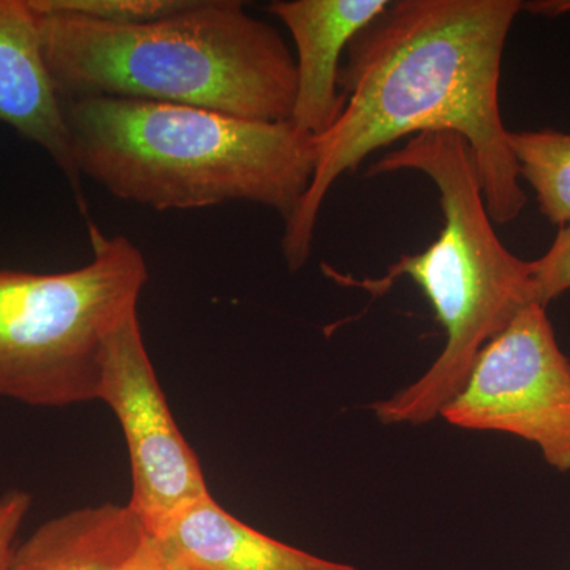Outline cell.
<instances>
[{
    "instance_id": "cell-3",
    "label": "cell",
    "mask_w": 570,
    "mask_h": 570,
    "mask_svg": "<svg viewBox=\"0 0 570 570\" xmlns=\"http://www.w3.org/2000/svg\"><path fill=\"white\" fill-rule=\"evenodd\" d=\"M82 176L157 209L249 202L287 223L316 168V141L291 121L115 97L62 100Z\"/></svg>"
},
{
    "instance_id": "cell-1",
    "label": "cell",
    "mask_w": 570,
    "mask_h": 570,
    "mask_svg": "<svg viewBox=\"0 0 570 570\" xmlns=\"http://www.w3.org/2000/svg\"><path fill=\"white\" fill-rule=\"evenodd\" d=\"M520 0H393L348 43L340 89L346 105L314 138L316 168L283 254L291 272L306 265L318 214L341 176L404 137L450 132L474 156L493 223H513L527 206L509 130L499 108L505 41Z\"/></svg>"
},
{
    "instance_id": "cell-10",
    "label": "cell",
    "mask_w": 570,
    "mask_h": 570,
    "mask_svg": "<svg viewBox=\"0 0 570 570\" xmlns=\"http://www.w3.org/2000/svg\"><path fill=\"white\" fill-rule=\"evenodd\" d=\"M7 570H190L132 509L107 502L45 521Z\"/></svg>"
},
{
    "instance_id": "cell-8",
    "label": "cell",
    "mask_w": 570,
    "mask_h": 570,
    "mask_svg": "<svg viewBox=\"0 0 570 570\" xmlns=\"http://www.w3.org/2000/svg\"><path fill=\"white\" fill-rule=\"evenodd\" d=\"M0 122L51 157L91 224L62 97L45 61L29 0H0Z\"/></svg>"
},
{
    "instance_id": "cell-14",
    "label": "cell",
    "mask_w": 570,
    "mask_h": 570,
    "mask_svg": "<svg viewBox=\"0 0 570 570\" xmlns=\"http://www.w3.org/2000/svg\"><path fill=\"white\" fill-rule=\"evenodd\" d=\"M535 303L547 307L570 291V225L560 228L549 250L531 261Z\"/></svg>"
},
{
    "instance_id": "cell-6",
    "label": "cell",
    "mask_w": 570,
    "mask_h": 570,
    "mask_svg": "<svg viewBox=\"0 0 570 570\" xmlns=\"http://www.w3.org/2000/svg\"><path fill=\"white\" fill-rule=\"evenodd\" d=\"M441 417L463 430L523 439L554 471L570 472V358L547 307H524L485 344Z\"/></svg>"
},
{
    "instance_id": "cell-9",
    "label": "cell",
    "mask_w": 570,
    "mask_h": 570,
    "mask_svg": "<svg viewBox=\"0 0 570 570\" xmlns=\"http://www.w3.org/2000/svg\"><path fill=\"white\" fill-rule=\"evenodd\" d=\"M392 0H277L269 13L284 22L296 48V94L291 122L317 138L340 119L343 51Z\"/></svg>"
},
{
    "instance_id": "cell-13",
    "label": "cell",
    "mask_w": 570,
    "mask_h": 570,
    "mask_svg": "<svg viewBox=\"0 0 570 570\" xmlns=\"http://www.w3.org/2000/svg\"><path fill=\"white\" fill-rule=\"evenodd\" d=\"M189 0H29L37 13L63 14L104 24H142L184 9Z\"/></svg>"
},
{
    "instance_id": "cell-7",
    "label": "cell",
    "mask_w": 570,
    "mask_h": 570,
    "mask_svg": "<svg viewBox=\"0 0 570 570\" xmlns=\"http://www.w3.org/2000/svg\"><path fill=\"white\" fill-rule=\"evenodd\" d=\"M97 400L121 425L132 469L129 508L149 531L209 494L200 460L183 436L157 381L138 311L108 336Z\"/></svg>"
},
{
    "instance_id": "cell-4",
    "label": "cell",
    "mask_w": 570,
    "mask_h": 570,
    "mask_svg": "<svg viewBox=\"0 0 570 570\" xmlns=\"http://www.w3.org/2000/svg\"><path fill=\"white\" fill-rule=\"evenodd\" d=\"M406 170L436 184L444 217L438 238L422 253L397 258L379 279L341 276L373 296L409 277L445 332L444 348L419 381L371 404L384 425H423L441 415L485 344L535 303L531 261L517 257L498 238L466 141L450 132L415 135L371 165L367 175Z\"/></svg>"
},
{
    "instance_id": "cell-15",
    "label": "cell",
    "mask_w": 570,
    "mask_h": 570,
    "mask_svg": "<svg viewBox=\"0 0 570 570\" xmlns=\"http://www.w3.org/2000/svg\"><path fill=\"white\" fill-rule=\"evenodd\" d=\"M31 505V494L24 490H7L0 497V570L9 569L17 550L18 534Z\"/></svg>"
},
{
    "instance_id": "cell-16",
    "label": "cell",
    "mask_w": 570,
    "mask_h": 570,
    "mask_svg": "<svg viewBox=\"0 0 570 570\" xmlns=\"http://www.w3.org/2000/svg\"><path fill=\"white\" fill-rule=\"evenodd\" d=\"M521 11H530L539 17L558 18L561 14L570 13V0H535V2H523Z\"/></svg>"
},
{
    "instance_id": "cell-5",
    "label": "cell",
    "mask_w": 570,
    "mask_h": 570,
    "mask_svg": "<svg viewBox=\"0 0 570 570\" xmlns=\"http://www.w3.org/2000/svg\"><path fill=\"white\" fill-rule=\"evenodd\" d=\"M88 228L92 261L81 268L0 269V397L33 407L97 400L108 336L138 311L149 273L126 236Z\"/></svg>"
},
{
    "instance_id": "cell-12",
    "label": "cell",
    "mask_w": 570,
    "mask_h": 570,
    "mask_svg": "<svg viewBox=\"0 0 570 570\" xmlns=\"http://www.w3.org/2000/svg\"><path fill=\"white\" fill-rule=\"evenodd\" d=\"M520 179L530 184L550 224L570 225V134L560 130L510 132Z\"/></svg>"
},
{
    "instance_id": "cell-11",
    "label": "cell",
    "mask_w": 570,
    "mask_h": 570,
    "mask_svg": "<svg viewBox=\"0 0 570 570\" xmlns=\"http://www.w3.org/2000/svg\"><path fill=\"white\" fill-rule=\"evenodd\" d=\"M153 534L190 570H358L254 530L212 494L190 502Z\"/></svg>"
},
{
    "instance_id": "cell-2",
    "label": "cell",
    "mask_w": 570,
    "mask_h": 570,
    "mask_svg": "<svg viewBox=\"0 0 570 570\" xmlns=\"http://www.w3.org/2000/svg\"><path fill=\"white\" fill-rule=\"evenodd\" d=\"M33 13L62 100L115 97L291 121L295 58L242 2L189 0L168 17L130 26Z\"/></svg>"
}]
</instances>
